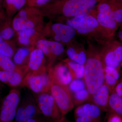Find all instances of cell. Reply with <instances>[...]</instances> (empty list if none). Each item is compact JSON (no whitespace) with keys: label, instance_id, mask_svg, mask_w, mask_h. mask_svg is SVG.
Here are the masks:
<instances>
[{"label":"cell","instance_id":"f546056e","mask_svg":"<svg viewBox=\"0 0 122 122\" xmlns=\"http://www.w3.org/2000/svg\"><path fill=\"white\" fill-rule=\"evenodd\" d=\"M105 73L109 74L113 76L116 80L119 78V74L114 68L107 66L105 68Z\"/></svg>","mask_w":122,"mask_h":122},{"label":"cell","instance_id":"836d02e7","mask_svg":"<svg viewBox=\"0 0 122 122\" xmlns=\"http://www.w3.org/2000/svg\"><path fill=\"white\" fill-rule=\"evenodd\" d=\"M107 122H122V119L120 116L114 114L109 116Z\"/></svg>","mask_w":122,"mask_h":122},{"label":"cell","instance_id":"74e56055","mask_svg":"<svg viewBox=\"0 0 122 122\" xmlns=\"http://www.w3.org/2000/svg\"><path fill=\"white\" fill-rule=\"evenodd\" d=\"M19 15L20 18L24 20L27 19V13L25 10H22L20 11L19 12Z\"/></svg>","mask_w":122,"mask_h":122},{"label":"cell","instance_id":"e575fe53","mask_svg":"<svg viewBox=\"0 0 122 122\" xmlns=\"http://www.w3.org/2000/svg\"><path fill=\"white\" fill-rule=\"evenodd\" d=\"M117 60L119 62L122 61V46H119L114 51Z\"/></svg>","mask_w":122,"mask_h":122},{"label":"cell","instance_id":"603a6c76","mask_svg":"<svg viewBox=\"0 0 122 122\" xmlns=\"http://www.w3.org/2000/svg\"><path fill=\"white\" fill-rule=\"evenodd\" d=\"M35 33V30L33 29H26L19 31V41L25 45H29L30 42V38L34 35Z\"/></svg>","mask_w":122,"mask_h":122},{"label":"cell","instance_id":"7c38bea8","mask_svg":"<svg viewBox=\"0 0 122 122\" xmlns=\"http://www.w3.org/2000/svg\"><path fill=\"white\" fill-rule=\"evenodd\" d=\"M68 25L76 29H94L98 25L97 20L92 16H86L68 20L66 22Z\"/></svg>","mask_w":122,"mask_h":122},{"label":"cell","instance_id":"ab89813d","mask_svg":"<svg viewBox=\"0 0 122 122\" xmlns=\"http://www.w3.org/2000/svg\"><path fill=\"white\" fill-rule=\"evenodd\" d=\"M50 0H37V4L39 5H43Z\"/></svg>","mask_w":122,"mask_h":122},{"label":"cell","instance_id":"30bf717a","mask_svg":"<svg viewBox=\"0 0 122 122\" xmlns=\"http://www.w3.org/2000/svg\"><path fill=\"white\" fill-rule=\"evenodd\" d=\"M51 81L61 85L68 86L73 80L72 74L68 66L59 65L48 73Z\"/></svg>","mask_w":122,"mask_h":122},{"label":"cell","instance_id":"9c48e42d","mask_svg":"<svg viewBox=\"0 0 122 122\" xmlns=\"http://www.w3.org/2000/svg\"><path fill=\"white\" fill-rule=\"evenodd\" d=\"M26 72L20 70H0V81L12 87L22 86Z\"/></svg>","mask_w":122,"mask_h":122},{"label":"cell","instance_id":"6da1fadb","mask_svg":"<svg viewBox=\"0 0 122 122\" xmlns=\"http://www.w3.org/2000/svg\"><path fill=\"white\" fill-rule=\"evenodd\" d=\"M83 80L91 98L105 82V69L100 60L95 57L87 59Z\"/></svg>","mask_w":122,"mask_h":122},{"label":"cell","instance_id":"f1b7e54d","mask_svg":"<svg viewBox=\"0 0 122 122\" xmlns=\"http://www.w3.org/2000/svg\"><path fill=\"white\" fill-rule=\"evenodd\" d=\"M7 4L13 5L15 9H20L25 4V0H6Z\"/></svg>","mask_w":122,"mask_h":122},{"label":"cell","instance_id":"3957f363","mask_svg":"<svg viewBox=\"0 0 122 122\" xmlns=\"http://www.w3.org/2000/svg\"><path fill=\"white\" fill-rule=\"evenodd\" d=\"M50 92L62 115L65 117L74 107L68 86L51 81Z\"/></svg>","mask_w":122,"mask_h":122},{"label":"cell","instance_id":"f35d334b","mask_svg":"<svg viewBox=\"0 0 122 122\" xmlns=\"http://www.w3.org/2000/svg\"><path fill=\"white\" fill-rule=\"evenodd\" d=\"M94 30V29H85L77 30V31L78 33H80L85 34L89 32Z\"/></svg>","mask_w":122,"mask_h":122},{"label":"cell","instance_id":"4316f807","mask_svg":"<svg viewBox=\"0 0 122 122\" xmlns=\"http://www.w3.org/2000/svg\"><path fill=\"white\" fill-rule=\"evenodd\" d=\"M26 20H24L20 18H15L13 22V26L14 29L16 31H20L27 29L25 25Z\"/></svg>","mask_w":122,"mask_h":122},{"label":"cell","instance_id":"8d00e7d4","mask_svg":"<svg viewBox=\"0 0 122 122\" xmlns=\"http://www.w3.org/2000/svg\"><path fill=\"white\" fill-rule=\"evenodd\" d=\"M25 25L27 29H33L34 27V24L33 22L27 19L25 21Z\"/></svg>","mask_w":122,"mask_h":122},{"label":"cell","instance_id":"484cf974","mask_svg":"<svg viewBox=\"0 0 122 122\" xmlns=\"http://www.w3.org/2000/svg\"><path fill=\"white\" fill-rule=\"evenodd\" d=\"M0 53L9 57H12L14 52L12 47L8 44L5 42L0 43Z\"/></svg>","mask_w":122,"mask_h":122},{"label":"cell","instance_id":"277c9868","mask_svg":"<svg viewBox=\"0 0 122 122\" xmlns=\"http://www.w3.org/2000/svg\"><path fill=\"white\" fill-rule=\"evenodd\" d=\"M21 99L20 91L11 90L2 101L0 109V122H14Z\"/></svg>","mask_w":122,"mask_h":122},{"label":"cell","instance_id":"cb8c5ba5","mask_svg":"<svg viewBox=\"0 0 122 122\" xmlns=\"http://www.w3.org/2000/svg\"><path fill=\"white\" fill-rule=\"evenodd\" d=\"M29 54V51L27 49L24 48L20 49L18 50L14 56V62L17 65H21L24 63V61Z\"/></svg>","mask_w":122,"mask_h":122},{"label":"cell","instance_id":"8992f818","mask_svg":"<svg viewBox=\"0 0 122 122\" xmlns=\"http://www.w3.org/2000/svg\"><path fill=\"white\" fill-rule=\"evenodd\" d=\"M51 81L48 73L39 74L27 73L22 86L28 88L36 94L50 92Z\"/></svg>","mask_w":122,"mask_h":122},{"label":"cell","instance_id":"ffe728a7","mask_svg":"<svg viewBox=\"0 0 122 122\" xmlns=\"http://www.w3.org/2000/svg\"><path fill=\"white\" fill-rule=\"evenodd\" d=\"M18 69L10 58L0 53V70L11 71Z\"/></svg>","mask_w":122,"mask_h":122},{"label":"cell","instance_id":"d6986e66","mask_svg":"<svg viewBox=\"0 0 122 122\" xmlns=\"http://www.w3.org/2000/svg\"><path fill=\"white\" fill-rule=\"evenodd\" d=\"M66 53L70 59L75 62L82 65H84L86 62V55L83 51L78 53L74 48H71L67 50Z\"/></svg>","mask_w":122,"mask_h":122},{"label":"cell","instance_id":"8fae6325","mask_svg":"<svg viewBox=\"0 0 122 122\" xmlns=\"http://www.w3.org/2000/svg\"><path fill=\"white\" fill-rule=\"evenodd\" d=\"M44 53L40 49H36L30 53L28 63L30 73L41 74L46 73L45 69L43 66Z\"/></svg>","mask_w":122,"mask_h":122},{"label":"cell","instance_id":"7402d4cb","mask_svg":"<svg viewBox=\"0 0 122 122\" xmlns=\"http://www.w3.org/2000/svg\"><path fill=\"white\" fill-rule=\"evenodd\" d=\"M68 87L71 93H73L86 88L85 81L82 79H73L68 85Z\"/></svg>","mask_w":122,"mask_h":122},{"label":"cell","instance_id":"b9f144b4","mask_svg":"<svg viewBox=\"0 0 122 122\" xmlns=\"http://www.w3.org/2000/svg\"><path fill=\"white\" fill-rule=\"evenodd\" d=\"M3 38H2L1 35L0 34V43L3 41Z\"/></svg>","mask_w":122,"mask_h":122},{"label":"cell","instance_id":"44dd1931","mask_svg":"<svg viewBox=\"0 0 122 122\" xmlns=\"http://www.w3.org/2000/svg\"><path fill=\"white\" fill-rule=\"evenodd\" d=\"M74 105H77L87 100L90 95L86 88L71 93Z\"/></svg>","mask_w":122,"mask_h":122},{"label":"cell","instance_id":"60d3db41","mask_svg":"<svg viewBox=\"0 0 122 122\" xmlns=\"http://www.w3.org/2000/svg\"><path fill=\"white\" fill-rule=\"evenodd\" d=\"M119 37L120 38V39L122 40V30L119 32L118 34Z\"/></svg>","mask_w":122,"mask_h":122},{"label":"cell","instance_id":"7a4b0ae2","mask_svg":"<svg viewBox=\"0 0 122 122\" xmlns=\"http://www.w3.org/2000/svg\"><path fill=\"white\" fill-rule=\"evenodd\" d=\"M35 100L41 114L48 120L52 122H62L65 120L50 92L38 94Z\"/></svg>","mask_w":122,"mask_h":122},{"label":"cell","instance_id":"d4e9b609","mask_svg":"<svg viewBox=\"0 0 122 122\" xmlns=\"http://www.w3.org/2000/svg\"><path fill=\"white\" fill-rule=\"evenodd\" d=\"M105 62L107 66L117 68L119 66L120 62L117 60L114 51L110 52L106 55Z\"/></svg>","mask_w":122,"mask_h":122},{"label":"cell","instance_id":"9a60e30c","mask_svg":"<svg viewBox=\"0 0 122 122\" xmlns=\"http://www.w3.org/2000/svg\"><path fill=\"white\" fill-rule=\"evenodd\" d=\"M37 46L46 55L51 53L55 55H59L62 54L64 51L63 45L57 42L39 40L37 42Z\"/></svg>","mask_w":122,"mask_h":122},{"label":"cell","instance_id":"4fadbf2b","mask_svg":"<svg viewBox=\"0 0 122 122\" xmlns=\"http://www.w3.org/2000/svg\"><path fill=\"white\" fill-rule=\"evenodd\" d=\"M52 29L56 34L55 39L57 41H62L68 42L73 38L76 34L74 29L68 25L61 24H54Z\"/></svg>","mask_w":122,"mask_h":122},{"label":"cell","instance_id":"bcb514c9","mask_svg":"<svg viewBox=\"0 0 122 122\" xmlns=\"http://www.w3.org/2000/svg\"></svg>","mask_w":122,"mask_h":122},{"label":"cell","instance_id":"ee69618b","mask_svg":"<svg viewBox=\"0 0 122 122\" xmlns=\"http://www.w3.org/2000/svg\"><path fill=\"white\" fill-rule=\"evenodd\" d=\"M62 122H66L65 121V120H64V121H63Z\"/></svg>","mask_w":122,"mask_h":122},{"label":"cell","instance_id":"f6af8a7d","mask_svg":"<svg viewBox=\"0 0 122 122\" xmlns=\"http://www.w3.org/2000/svg\"></svg>","mask_w":122,"mask_h":122},{"label":"cell","instance_id":"e0dca14e","mask_svg":"<svg viewBox=\"0 0 122 122\" xmlns=\"http://www.w3.org/2000/svg\"><path fill=\"white\" fill-rule=\"evenodd\" d=\"M108 105L115 114L122 116V97L116 93L112 94L110 96Z\"/></svg>","mask_w":122,"mask_h":122},{"label":"cell","instance_id":"ba28073f","mask_svg":"<svg viewBox=\"0 0 122 122\" xmlns=\"http://www.w3.org/2000/svg\"><path fill=\"white\" fill-rule=\"evenodd\" d=\"M102 110L92 102L78 107L74 111L75 122H102Z\"/></svg>","mask_w":122,"mask_h":122},{"label":"cell","instance_id":"ac0fdd59","mask_svg":"<svg viewBox=\"0 0 122 122\" xmlns=\"http://www.w3.org/2000/svg\"><path fill=\"white\" fill-rule=\"evenodd\" d=\"M67 65L72 74L73 80L75 79L83 78L85 69L84 65L72 61L68 62Z\"/></svg>","mask_w":122,"mask_h":122},{"label":"cell","instance_id":"5b68a950","mask_svg":"<svg viewBox=\"0 0 122 122\" xmlns=\"http://www.w3.org/2000/svg\"><path fill=\"white\" fill-rule=\"evenodd\" d=\"M40 114L35 98L27 93L21 99L14 122H26Z\"/></svg>","mask_w":122,"mask_h":122},{"label":"cell","instance_id":"1f68e13d","mask_svg":"<svg viewBox=\"0 0 122 122\" xmlns=\"http://www.w3.org/2000/svg\"><path fill=\"white\" fill-rule=\"evenodd\" d=\"M113 17L116 22H122V9L113 11Z\"/></svg>","mask_w":122,"mask_h":122},{"label":"cell","instance_id":"2e32d148","mask_svg":"<svg viewBox=\"0 0 122 122\" xmlns=\"http://www.w3.org/2000/svg\"><path fill=\"white\" fill-rule=\"evenodd\" d=\"M97 19L98 22L105 27L114 29L117 26L116 22L113 17V11L107 13H99Z\"/></svg>","mask_w":122,"mask_h":122},{"label":"cell","instance_id":"4dcf8cb0","mask_svg":"<svg viewBox=\"0 0 122 122\" xmlns=\"http://www.w3.org/2000/svg\"><path fill=\"white\" fill-rule=\"evenodd\" d=\"M104 79H105V83L108 86H113L116 83V79L113 76L109 74L105 73Z\"/></svg>","mask_w":122,"mask_h":122},{"label":"cell","instance_id":"52a82bcc","mask_svg":"<svg viewBox=\"0 0 122 122\" xmlns=\"http://www.w3.org/2000/svg\"><path fill=\"white\" fill-rule=\"evenodd\" d=\"M96 0H69L63 6V14L66 17H79L86 16L96 4Z\"/></svg>","mask_w":122,"mask_h":122},{"label":"cell","instance_id":"d6a6232c","mask_svg":"<svg viewBox=\"0 0 122 122\" xmlns=\"http://www.w3.org/2000/svg\"><path fill=\"white\" fill-rule=\"evenodd\" d=\"M26 122H52L45 117L41 114L27 121Z\"/></svg>","mask_w":122,"mask_h":122},{"label":"cell","instance_id":"83f0119b","mask_svg":"<svg viewBox=\"0 0 122 122\" xmlns=\"http://www.w3.org/2000/svg\"><path fill=\"white\" fill-rule=\"evenodd\" d=\"M14 34L13 30L10 27H8L2 30L0 32L3 39L8 40L12 37Z\"/></svg>","mask_w":122,"mask_h":122},{"label":"cell","instance_id":"d590c367","mask_svg":"<svg viewBox=\"0 0 122 122\" xmlns=\"http://www.w3.org/2000/svg\"><path fill=\"white\" fill-rule=\"evenodd\" d=\"M116 93L120 97H122V81L119 83L116 88Z\"/></svg>","mask_w":122,"mask_h":122},{"label":"cell","instance_id":"5bb4252c","mask_svg":"<svg viewBox=\"0 0 122 122\" xmlns=\"http://www.w3.org/2000/svg\"><path fill=\"white\" fill-rule=\"evenodd\" d=\"M109 92V86L104 82L103 85L91 97L92 102L98 107L102 111L107 110L110 96Z\"/></svg>","mask_w":122,"mask_h":122},{"label":"cell","instance_id":"7bdbcfd3","mask_svg":"<svg viewBox=\"0 0 122 122\" xmlns=\"http://www.w3.org/2000/svg\"><path fill=\"white\" fill-rule=\"evenodd\" d=\"M2 87V85H1V82L0 81V87Z\"/></svg>","mask_w":122,"mask_h":122}]
</instances>
